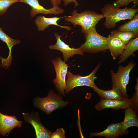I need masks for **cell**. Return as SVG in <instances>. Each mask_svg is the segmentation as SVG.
Listing matches in <instances>:
<instances>
[{
	"label": "cell",
	"mask_w": 138,
	"mask_h": 138,
	"mask_svg": "<svg viewBox=\"0 0 138 138\" xmlns=\"http://www.w3.org/2000/svg\"><path fill=\"white\" fill-rule=\"evenodd\" d=\"M101 11L106 18L104 25L107 29H110L115 27L116 23L121 20L132 19L137 13L138 9L127 7L120 9L112 4L107 3L102 8Z\"/></svg>",
	"instance_id": "cell-1"
},
{
	"label": "cell",
	"mask_w": 138,
	"mask_h": 138,
	"mask_svg": "<svg viewBox=\"0 0 138 138\" xmlns=\"http://www.w3.org/2000/svg\"><path fill=\"white\" fill-rule=\"evenodd\" d=\"M86 41L79 48L83 52L96 53L106 52L108 49L107 38L100 35L95 27L90 28L84 31Z\"/></svg>",
	"instance_id": "cell-2"
},
{
	"label": "cell",
	"mask_w": 138,
	"mask_h": 138,
	"mask_svg": "<svg viewBox=\"0 0 138 138\" xmlns=\"http://www.w3.org/2000/svg\"><path fill=\"white\" fill-rule=\"evenodd\" d=\"M71 15L66 16L64 20L70 22L74 27L79 25L81 27L82 33L92 27H95L96 25L104 16L94 11L86 10L80 13L77 12L76 10H74L71 13Z\"/></svg>",
	"instance_id": "cell-3"
},
{
	"label": "cell",
	"mask_w": 138,
	"mask_h": 138,
	"mask_svg": "<svg viewBox=\"0 0 138 138\" xmlns=\"http://www.w3.org/2000/svg\"><path fill=\"white\" fill-rule=\"evenodd\" d=\"M61 95L56 93L52 89L49 90L47 96L41 98L37 97L34 98L33 104L35 107L40 109L47 115L52 111L60 108L67 106L69 102L64 101Z\"/></svg>",
	"instance_id": "cell-4"
},
{
	"label": "cell",
	"mask_w": 138,
	"mask_h": 138,
	"mask_svg": "<svg viewBox=\"0 0 138 138\" xmlns=\"http://www.w3.org/2000/svg\"><path fill=\"white\" fill-rule=\"evenodd\" d=\"M136 64L132 61L125 66H119L116 73L114 72L112 70L110 71L112 88L116 87L118 88L126 98H129L127 94L126 87L129 83L130 72Z\"/></svg>",
	"instance_id": "cell-5"
},
{
	"label": "cell",
	"mask_w": 138,
	"mask_h": 138,
	"mask_svg": "<svg viewBox=\"0 0 138 138\" xmlns=\"http://www.w3.org/2000/svg\"><path fill=\"white\" fill-rule=\"evenodd\" d=\"M131 99L127 98L120 100L101 99L100 101L95 106L96 110L101 111L110 108L115 110L133 108L136 112L138 106V90Z\"/></svg>",
	"instance_id": "cell-6"
},
{
	"label": "cell",
	"mask_w": 138,
	"mask_h": 138,
	"mask_svg": "<svg viewBox=\"0 0 138 138\" xmlns=\"http://www.w3.org/2000/svg\"><path fill=\"white\" fill-rule=\"evenodd\" d=\"M101 65V63H99L89 74L86 76L74 74L71 72L67 71L65 92L68 93L74 88L78 86H86L92 88L94 87L96 85L94 80L97 79L95 74Z\"/></svg>",
	"instance_id": "cell-7"
},
{
	"label": "cell",
	"mask_w": 138,
	"mask_h": 138,
	"mask_svg": "<svg viewBox=\"0 0 138 138\" xmlns=\"http://www.w3.org/2000/svg\"><path fill=\"white\" fill-rule=\"evenodd\" d=\"M56 73V78L53 82L56 90L61 95L65 96V90L66 88V77L68 66L60 57L52 60Z\"/></svg>",
	"instance_id": "cell-8"
},
{
	"label": "cell",
	"mask_w": 138,
	"mask_h": 138,
	"mask_svg": "<svg viewBox=\"0 0 138 138\" xmlns=\"http://www.w3.org/2000/svg\"><path fill=\"white\" fill-rule=\"evenodd\" d=\"M22 114L26 122L31 124L33 127L37 138H50L52 132L45 127L41 123L38 112L34 111L29 113L23 112Z\"/></svg>",
	"instance_id": "cell-9"
},
{
	"label": "cell",
	"mask_w": 138,
	"mask_h": 138,
	"mask_svg": "<svg viewBox=\"0 0 138 138\" xmlns=\"http://www.w3.org/2000/svg\"><path fill=\"white\" fill-rule=\"evenodd\" d=\"M54 35L56 39V43L54 44L50 45L49 48L50 49L61 51L63 54V58L65 62H67L70 57H72L75 54L84 55V52L79 48H71L68 45L62 41L61 37L62 35H60L57 32L55 33Z\"/></svg>",
	"instance_id": "cell-10"
},
{
	"label": "cell",
	"mask_w": 138,
	"mask_h": 138,
	"mask_svg": "<svg viewBox=\"0 0 138 138\" xmlns=\"http://www.w3.org/2000/svg\"><path fill=\"white\" fill-rule=\"evenodd\" d=\"M19 2L27 4L30 6L31 9L30 14L32 18L39 14L57 15L62 14L64 11L63 9L57 5L46 9L39 4L38 0H20Z\"/></svg>",
	"instance_id": "cell-11"
},
{
	"label": "cell",
	"mask_w": 138,
	"mask_h": 138,
	"mask_svg": "<svg viewBox=\"0 0 138 138\" xmlns=\"http://www.w3.org/2000/svg\"><path fill=\"white\" fill-rule=\"evenodd\" d=\"M22 121L18 120L15 115L8 116L3 114L0 111V135L8 136L11 131L16 127L20 128Z\"/></svg>",
	"instance_id": "cell-12"
},
{
	"label": "cell",
	"mask_w": 138,
	"mask_h": 138,
	"mask_svg": "<svg viewBox=\"0 0 138 138\" xmlns=\"http://www.w3.org/2000/svg\"><path fill=\"white\" fill-rule=\"evenodd\" d=\"M122 127V122L108 125L106 129L99 132H91L89 136H102L106 138H115L122 136L125 134Z\"/></svg>",
	"instance_id": "cell-13"
},
{
	"label": "cell",
	"mask_w": 138,
	"mask_h": 138,
	"mask_svg": "<svg viewBox=\"0 0 138 138\" xmlns=\"http://www.w3.org/2000/svg\"><path fill=\"white\" fill-rule=\"evenodd\" d=\"M66 16L61 17H54L48 18L43 16H38L34 20V23L39 31H44L51 25H54L65 29L68 31L71 30V28L69 26H63L58 25L57 21L60 19L65 18Z\"/></svg>",
	"instance_id": "cell-14"
},
{
	"label": "cell",
	"mask_w": 138,
	"mask_h": 138,
	"mask_svg": "<svg viewBox=\"0 0 138 138\" xmlns=\"http://www.w3.org/2000/svg\"><path fill=\"white\" fill-rule=\"evenodd\" d=\"M0 40L5 43L8 47L9 51V54L7 58L4 59L0 57L2 60L1 66H6L8 67L10 66L12 60L13 59L11 55L12 48L15 45L19 44L20 43L19 40L13 39L5 33L0 27Z\"/></svg>",
	"instance_id": "cell-15"
},
{
	"label": "cell",
	"mask_w": 138,
	"mask_h": 138,
	"mask_svg": "<svg viewBox=\"0 0 138 138\" xmlns=\"http://www.w3.org/2000/svg\"><path fill=\"white\" fill-rule=\"evenodd\" d=\"M107 38L108 49H109L113 59L115 60L121 54L126 44L113 36L109 35Z\"/></svg>",
	"instance_id": "cell-16"
},
{
	"label": "cell",
	"mask_w": 138,
	"mask_h": 138,
	"mask_svg": "<svg viewBox=\"0 0 138 138\" xmlns=\"http://www.w3.org/2000/svg\"><path fill=\"white\" fill-rule=\"evenodd\" d=\"M92 88L100 97L101 99L120 100L126 98L120 90L116 87L106 90L99 88L96 85Z\"/></svg>",
	"instance_id": "cell-17"
},
{
	"label": "cell",
	"mask_w": 138,
	"mask_h": 138,
	"mask_svg": "<svg viewBox=\"0 0 138 138\" xmlns=\"http://www.w3.org/2000/svg\"><path fill=\"white\" fill-rule=\"evenodd\" d=\"M124 118L122 122V127L125 133L126 129L130 127L138 126V120L136 112L132 108H129L125 111Z\"/></svg>",
	"instance_id": "cell-18"
},
{
	"label": "cell",
	"mask_w": 138,
	"mask_h": 138,
	"mask_svg": "<svg viewBox=\"0 0 138 138\" xmlns=\"http://www.w3.org/2000/svg\"><path fill=\"white\" fill-rule=\"evenodd\" d=\"M138 50V37L131 39L126 44L124 49L119 56L118 64L124 62L131 55H135L134 52Z\"/></svg>",
	"instance_id": "cell-19"
},
{
	"label": "cell",
	"mask_w": 138,
	"mask_h": 138,
	"mask_svg": "<svg viewBox=\"0 0 138 138\" xmlns=\"http://www.w3.org/2000/svg\"><path fill=\"white\" fill-rule=\"evenodd\" d=\"M122 31H128L133 32L136 37H138V14L137 13L133 19L120 26L117 29Z\"/></svg>",
	"instance_id": "cell-20"
},
{
	"label": "cell",
	"mask_w": 138,
	"mask_h": 138,
	"mask_svg": "<svg viewBox=\"0 0 138 138\" xmlns=\"http://www.w3.org/2000/svg\"><path fill=\"white\" fill-rule=\"evenodd\" d=\"M111 35L118 38L125 44L131 39L136 38L132 32L120 31L118 29L112 31Z\"/></svg>",
	"instance_id": "cell-21"
},
{
	"label": "cell",
	"mask_w": 138,
	"mask_h": 138,
	"mask_svg": "<svg viewBox=\"0 0 138 138\" xmlns=\"http://www.w3.org/2000/svg\"><path fill=\"white\" fill-rule=\"evenodd\" d=\"M20 0H0V15L4 14L13 4L19 2Z\"/></svg>",
	"instance_id": "cell-22"
},
{
	"label": "cell",
	"mask_w": 138,
	"mask_h": 138,
	"mask_svg": "<svg viewBox=\"0 0 138 138\" xmlns=\"http://www.w3.org/2000/svg\"><path fill=\"white\" fill-rule=\"evenodd\" d=\"M133 2V6H136L138 4V0H118L114 2L112 4L115 6L119 7L122 6H127L130 3Z\"/></svg>",
	"instance_id": "cell-23"
},
{
	"label": "cell",
	"mask_w": 138,
	"mask_h": 138,
	"mask_svg": "<svg viewBox=\"0 0 138 138\" xmlns=\"http://www.w3.org/2000/svg\"><path fill=\"white\" fill-rule=\"evenodd\" d=\"M50 138H65L64 130L62 128L57 129L55 132L52 133Z\"/></svg>",
	"instance_id": "cell-24"
},
{
	"label": "cell",
	"mask_w": 138,
	"mask_h": 138,
	"mask_svg": "<svg viewBox=\"0 0 138 138\" xmlns=\"http://www.w3.org/2000/svg\"><path fill=\"white\" fill-rule=\"evenodd\" d=\"M65 6L67 5L69 3L71 2H73L75 4L74 8L79 5V3L76 0H62ZM61 0H56V5L58 6L61 3Z\"/></svg>",
	"instance_id": "cell-25"
},
{
	"label": "cell",
	"mask_w": 138,
	"mask_h": 138,
	"mask_svg": "<svg viewBox=\"0 0 138 138\" xmlns=\"http://www.w3.org/2000/svg\"><path fill=\"white\" fill-rule=\"evenodd\" d=\"M56 0H50V3L52 7L57 5L56 4Z\"/></svg>",
	"instance_id": "cell-26"
}]
</instances>
